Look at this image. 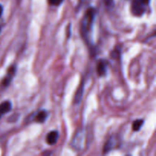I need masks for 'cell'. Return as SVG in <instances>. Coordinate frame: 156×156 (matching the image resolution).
<instances>
[{"mask_svg":"<svg viewBox=\"0 0 156 156\" xmlns=\"http://www.w3.org/2000/svg\"><path fill=\"white\" fill-rule=\"evenodd\" d=\"M94 17H95V9L94 8H90L87 11L82 23V35H84V36L88 35L90 30H91Z\"/></svg>","mask_w":156,"mask_h":156,"instance_id":"1","label":"cell"},{"mask_svg":"<svg viewBox=\"0 0 156 156\" xmlns=\"http://www.w3.org/2000/svg\"><path fill=\"white\" fill-rule=\"evenodd\" d=\"M131 12L134 15L140 16L145 12L144 4L141 0H133L131 6Z\"/></svg>","mask_w":156,"mask_h":156,"instance_id":"2","label":"cell"},{"mask_svg":"<svg viewBox=\"0 0 156 156\" xmlns=\"http://www.w3.org/2000/svg\"><path fill=\"white\" fill-rule=\"evenodd\" d=\"M59 139V133L57 131H51L47 136V142L50 145H54Z\"/></svg>","mask_w":156,"mask_h":156,"instance_id":"3","label":"cell"},{"mask_svg":"<svg viewBox=\"0 0 156 156\" xmlns=\"http://www.w3.org/2000/svg\"><path fill=\"white\" fill-rule=\"evenodd\" d=\"M12 110V104L10 101H5L0 105V118L6 113Z\"/></svg>","mask_w":156,"mask_h":156,"instance_id":"4","label":"cell"},{"mask_svg":"<svg viewBox=\"0 0 156 156\" xmlns=\"http://www.w3.org/2000/svg\"><path fill=\"white\" fill-rule=\"evenodd\" d=\"M107 62L105 60H101L99 62L98 66V73L99 76H105L107 73Z\"/></svg>","mask_w":156,"mask_h":156,"instance_id":"5","label":"cell"},{"mask_svg":"<svg viewBox=\"0 0 156 156\" xmlns=\"http://www.w3.org/2000/svg\"><path fill=\"white\" fill-rule=\"evenodd\" d=\"M83 91H84V83L79 86V89L76 91V96H75L74 101L76 104H79L80 101H82V95H83Z\"/></svg>","mask_w":156,"mask_h":156,"instance_id":"6","label":"cell"},{"mask_svg":"<svg viewBox=\"0 0 156 156\" xmlns=\"http://www.w3.org/2000/svg\"><path fill=\"white\" fill-rule=\"evenodd\" d=\"M48 114L46 111H41L37 114L36 117H35V120L37 123H44L47 119Z\"/></svg>","mask_w":156,"mask_h":156,"instance_id":"7","label":"cell"},{"mask_svg":"<svg viewBox=\"0 0 156 156\" xmlns=\"http://www.w3.org/2000/svg\"><path fill=\"white\" fill-rule=\"evenodd\" d=\"M15 68H14V67H12L11 70H9V74H8V76H6V78L5 79V80L3 81V85H4L5 86H7V85L10 83V81H11V79H12V76H13L14 73H15Z\"/></svg>","mask_w":156,"mask_h":156,"instance_id":"8","label":"cell"},{"mask_svg":"<svg viewBox=\"0 0 156 156\" xmlns=\"http://www.w3.org/2000/svg\"><path fill=\"white\" fill-rule=\"evenodd\" d=\"M143 123H144V120H136L133 123V129L134 131L140 130L142 126H143Z\"/></svg>","mask_w":156,"mask_h":156,"instance_id":"9","label":"cell"},{"mask_svg":"<svg viewBox=\"0 0 156 156\" xmlns=\"http://www.w3.org/2000/svg\"><path fill=\"white\" fill-rule=\"evenodd\" d=\"M64 0H49V2L50 5L55 6H59V5L62 4Z\"/></svg>","mask_w":156,"mask_h":156,"instance_id":"10","label":"cell"},{"mask_svg":"<svg viewBox=\"0 0 156 156\" xmlns=\"http://www.w3.org/2000/svg\"><path fill=\"white\" fill-rule=\"evenodd\" d=\"M105 4H106L108 6L111 5H113V3H114V0H105Z\"/></svg>","mask_w":156,"mask_h":156,"instance_id":"11","label":"cell"},{"mask_svg":"<svg viewBox=\"0 0 156 156\" xmlns=\"http://www.w3.org/2000/svg\"><path fill=\"white\" fill-rule=\"evenodd\" d=\"M149 1H150V0H141V2L144 5H148V4H149Z\"/></svg>","mask_w":156,"mask_h":156,"instance_id":"12","label":"cell"},{"mask_svg":"<svg viewBox=\"0 0 156 156\" xmlns=\"http://www.w3.org/2000/svg\"><path fill=\"white\" fill-rule=\"evenodd\" d=\"M2 12H3V8L2 6L0 5V16H1L2 14Z\"/></svg>","mask_w":156,"mask_h":156,"instance_id":"13","label":"cell"},{"mask_svg":"<svg viewBox=\"0 0 156 156\" xmlns=\"http://www.w3.org/2000/svg\"><path fill=\"white\" fill-rule=\"evenodd\" d=\"M0 31H1V27H0Z\"/></svg>","mask_w":156,"mask_h":156,"instance_id":"14","label":"cell"}]
</instances>
